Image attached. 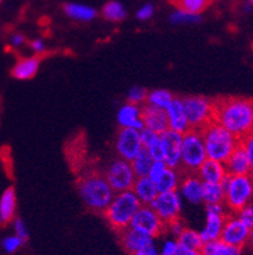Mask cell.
<instances>
[{
    "label": "cell",
    "mask_w": 253,
    "mask_h": 255,
    "mask_svg": "<svg viewBox=\"0 0 253 255\" xmlns=\"http://www.w3.org/2000/svg\"><path fill=\"white\" fill-rule=\"evenodd\" d=\"M213 121L235 137L252 135L253 103L247 97H220L213 100Z\"/></svg>",
    "instance_id": "1"
},
{
    "label": "cell",
    "mask_w": 253,
    "mask_h": 255,
    "mask_svg": "<svg viewBox=\"0 0 253 255\" xmlns=\"http://www.w3.org/2000/svg\"><path fill=\"white\" fill-rule=\"evenodd\" d=\"M78 191L84 205L96 213H103L115 194L106 180L105 174L99 171L84 174L78 181Z\"/></svg>",
    "instance_id": "2"
},
{
    "label": "cell",
    "mask_w": 253,
    "mask_h": 255,
    "mask_svg": "<svg viewBox=\"0 0 253 255\" xmlns=\"http://www.w3.org/2000/svg\"><path fill=\"white\" fill-rule=\"evenodd\" d=\"M204 142L207 158L225 163L229 155L239 145L241 140L235 137L228 129L220 126L215 121L209 122L200 129Z\"/></svg>",
    "instance_id": "3"
},
{
    "label": "cell",
    "mask_w": 253,
    "mask_h": 255,
    "mask_svg": "<svg viewBox=\"0 0 253 255\" xmlns=\"http://www.w3.org/2000/svg\"><path fill=\"white\" fill-rule=\"evenodd\" d=\"M141 204L132 191L118 192L114 194L111 202L103 211L107 223L116 231L128 228L131 224L132 218L135 217L136 211L140 209Z\"/></svg>",
    "instance_id": "4"
},
{
    "label": "cell",
    "mask_w": 253,
    "mask_h": 255,
    "mask_svg": "<svg viewBox=\"0 0 253 255\" xmlns=\"http://www.w3.org/2000/svg\"><path fill=\"white\" fill-rule=\"evenodd\" d=\"M224 184L225 197L224 205H226L231 214H235L251 204L253 194V181L251 175H228Z\"/></svg>",
    "instance_id": "5"
},
{
    "label": "cell",
    "mask_w": 253,
    "mask_h": 255,
    "mask_svg": "<svg viewBox=\"0 0 253 255\" xmlns=\"http://www.w3.org/2000/svg\"><path fill=\"white\" fill-rule=\"evenodd\" d=\"M207 159L204 142L200 131L189 129L182 133L181 154H179V171L185 174H195L203 162Z\"/></svg>",
    "instance_id": "6"
},
{
    "label": "cell",
    "mask_w": 253,
    "mask_h": 255,
    "mask_svg": "<svg viewBox=\"0 0 253 255\" xmlns=\"http://www.w3.org/2000/svg\"><path fill=\"white\" fill-rule=\"evenodd\" d=\"M183 113L190 129L200 131L213 121V100L204 96H189L181 99Z\"/></svg>",
    "instance_id": "7"
},
{
    "label": "cell",
    "mask_w": 253,
    "mask_h": 255,
    "mask_svg": "<svg viewBox=\"0 0 253 255\" xmlns=\"http://www.w3.org/2000/svg\"><path fill=\"white\" fill-rule=\"evenodd\" d=\"M105 178L112 188V191L118 193V192L131 191L135 184L136 175L132 170L131 162L119 158L110 162L105 171Z\"/></svg>",
    "instance_id": "8"
},
{
    "label": "cell",
    "mask_w": 253,
    "mask_h": 255,
    "mask_svg": "<svg viewBox=\"0 0 253 255\" xmlns=\"http://www.w3.org/2000/svg\"><path fill=\"white\" fill-rule=\"evenodd\" d=\"M129 228L137 231L141 235L149 237H159L166 232V224L157 215L151 206H144L141 205L140 209L136 211L135 217L132 218Z\"/></svg>",
    "instance_id": "9"
},
{
    "label": "cell",
    "mask_w": 253,
    "mask_h": 255,
    "mask_svg": "<svg viewBox=\"0 0 253 255\" xmlns=\"http://www.w3.org/2000/svg\"><path fill=\"white\" fill-rule=\"evenodd\" d=\"M151 209L157 213L166 226L173 220L179 219V214L182 210V198L178 191L158 193L155 200L151 202Z\"/></svg>",
    "instance_id": "10"
},
{
    "label": "cell",
    "mask_w": 253,
    "mask_h": 255,
    "mask_svg": "<svg viewBox=\"0 0 253 255\" xmlns=\"http://www.w3.org/2000/svg\"><path fill=\"white\" fill-rule=\"evenodd\" d=\"M251 236H252V230L242 223L235 214L226 215L221 236H220L222 243L243 249L244 246L250 243Z\"/></svg>",
    "instance_id": "11"
},
{
    "label": "cell",
    "mask_w": 253,
    "mask_h": 255,
    "mask_svg": "<svg viewBox=\"0 0 253 255\" xmlns=\"http://www.w3.org/2000/svg\"><path fill=\"white\" fill-rule=\"evenodd\" d=\"M226 215H228V213L225 211L224 204L207 205V220H205V226L202 230V232H199L203 240V243L220 240Z\"/></svg>",
    "instance_id": "12"
},
{
    "label": "cell",
    "mask_w": 253,
    "mask_h": 255,
    "mask_svg": "<svg viewBox=\"0 0 253 255\" xmlns=\"http://www.w3.org/2000/svg\"><path fill=\"white\" fill-rule=\"evenodd\" d=\"M115 148L120 158L131 162L144 149L141 137H140V131L132 128L119 129Z\"/></svg>",
    "instance_id": "13"
},
{
    "label": "cell",
    "mask_w": 253,
    "mask_h": 255,
    "mask_svg": "<svg viewBox=\"0 0 253 255\" xmlns=\"http://www.w3.org/2000/svg\"><path fill=\"white\" fill-rule=\"evenodd\" d=\"M181 141H182V133L174 132L167 129L161 133L162 149H163V161L170 168L179 170V154H181Z\"/></svg>",
    "instance_id": "14"
},
{
    "label": "cell",
    "mask_w": 253,
    "mask_h": 255,
    "mask_svg": "<svg viewBox=\"0 0 253 255\" xmlns=\"http://www.w3.org/2000/svg\"><path fill=\"white\" fill-rule=\"evenodd\" d=\"M202 180L196 176V174H181V180L178 185V193L181 198H185L187 202L192 205L202 204Z\"/></svg>",
    "instance_id": "15"
},
{
    "label": "cell",
    "mask_w": 253,
    "mask_h": 255,
    "mask_svg": "<svg viewBox=\"0 0 253 255\" xmlns=\"http://www.w3.org/2000/svg\"><path fill=\"white\" fill-rule=\"evenodd\" d=\"M224 165L228 175H251L253 163L248 158L242 142H239V145L229 155Z\"/></svg>",
    "instance_id": "16"
},
{
    "label": "cell",
    "mask_w": 253,
    "mask_h": 255,
    "mask_svg": "<svg viewBox=\"0 0 253 255\" xmlns=\"http://www.w3.org/2000/svg\"><path fill=\"white\" fill-rule=\"evenodd\" d=\"M142 110V122L144 127L151 129L157 133H163L168 129V120L166 110L158 109V108L150 107L148 104H144L141 107Z\"/></svg>",
    "instance_id": "17"
},
{
    "label": "cell",
    "mask_w": 253,
    "mask_h": 255,
    "mask_svg": "<svg viewBox=\"0 0 253 255\" xmlns=\"http://www.w3.org/2000/svg\"><path fill=\"white\" fill-rule=\"evenodd\" d=\"M142 110L140 105L127 103L124 104L118 112V120L120 128H132V129H140L144 128V122H142Z\"/></svg>",
    "instance_id": "18"
},
{
    "label": "cell",
    "mask_w": 253,
    "mask_h": 255,
    "mask_svg": "<svg viewBox=\"0 0 253 255\" xmlns=\"http://www.w3.org/2000/svg\"><path fill=\"white\" fill-rule=\"evenodd\" d=\"M166 114H167L168 120V129L178 133H185L189 131L190 126L186 120L185 113H183L181 99L174 97L172 104L166 109Z\"/></svg>",
    "instance_id": "19"
},
{
    "label": "cell",
    "mask_w": 253,
    "mask_h": 255,
    "mask_svg": "<svg viewBox=\"0 0 253 255\" xmlns=\"http://www.w3.org/2000/svg\"><path fill=\"white\" fill-rule=\"evenodd\" d=\"M195 174L202 183H222L228 176L224 163L208 158L203 162Z\"/></svg>",
    "instance_id": "20"
},
{
    "label": "cell",
    "mask_w": 253,
    "mask_h": 255,
    "mask_svg": "<svg viewBox=\"0 0 253 255\" xmlns=\"http://www.w3.org/2000/svg\"><path fill=\"white\" fill-rule=\"evenodd\" d=\"M131 191L135 193L137 200L140 201V204L144 205V206H150L151 202H153V201L155 200V197L158 196L155 183L153 180H150L148 176L136 178L135 184H133Z\"/></svg>",
    "instance_id": "21"
},
{
    "label": "cell",
    "mask_w": 253,
    "mask_h": 255,
    "mask_svg": "<svg viewBox=\"0 0 253 255\" xmlns=\"http://www.w3.org/2000/svg\"><path fill=\"white\" fill-rule=\"evenodd\" d=\"M119 236H120V243H122L123 248L125 249V252H128L129 254H133V253L141 250L146 244L153 240V237L145 236L141 235L137 231L132 230V228H125V230L120 231L119 232Z\"/></svg>",
    "instance_id": "22"
},
{
    "label": "cell",
    "mask_w": 253,
    "mask_h": 255,
    "mask_svg": "<svg viewBox=\"0 0 253 255\" xmlns=\"http://www.w3.org/2000/svg\"><path fill=\"white\" fill-rule=\"evenodd\" d=\"M17 207V198L14 188H6L0 197V223L8 224L14 219Z\"/></svg>",
    "instance_id": "23"
},
{
    "label": "cell",
    "mask_w": 253,
    "mask_h": 255,
    "mask_svg": "<svg viewBox=\"0 0 253 255\" xmlns=\"http://www.w3.org/2000/svg\"><path fill=\"white\" fill-rule=\"evenodd\" d=\"M39 65H40V58L34 56V57L21 58L17 64L13 66L12 75L18 81H27L35 77L38 73Z\"/></svg>",
    "instance_id": "24"
},
{
    "label": "cell",
    "mask_w": 253,
    "mask_h": 255,
    "mask_svg": "<svg viewBox=\"0 0 253 255\" xmlns=\"http://www.w3.org/2000/svg\"><path fill=\"white\" fill-rule=\"evenodd\" d=\"M65 13L68 14L70 18L77 19V21H82V22H88L92 21L93 18H96L97 12L94 8L85 4L81 3H68L64 6Z\"/></svg>",
    "instance_id": "25"
},
{
    "label": "cell",
    "mask_w": 253,
    "mask_h": 255,
    "mask_svg": "<svg viewBox=\"0 0 253 255\" xmlns=\"http://www.w3.org/2000/svg\"><path fill=\"white\" fill-rule=\"evenodd\" d=\"M200 253L202 255H241L242 249L222 243L221 240H215V241L203 243Z\"/></svg>",
    "instance_id": "26"
},
{
    "label": "cell",
    "mask_w": 253,
    "mask_h": 255,
    "mask_svg": "<svg viewBox=\"0 0 253 255\" xmlns=\"http://www.w3.org/2000/svg\"><path fill=\"white\" fill-rule=\"evenodd\" d=\"M181 174L182 172L177 170V168L168 167L166 172L162 175V178L155 183L158 193L177 191L179 185V180H181Z\"/></svg>",
    "instance_id": "27"
},
{
    "label": "cell",
    "mask_w": 253,
    "mask_h": 255,
    "mask_svg": "<svg viewBox=\"0 0 253 255\" xmlns=\"http://www.w3.org/2000/svg\"><path fill=\"white\" fill-rule=\"evenodd\" d=\"M225 191L222 183H203L202 201L205 205L224 204Z\"/></svg>",
    "instance_id": "28"
},
{
    "label": "cell",
    "mask_w": 253,
    "mask_h": 255,
    "mask_svg": "<svg viewBox=\"0 0 253 255\" xmlns=\"http://www.w3.org/2000/svg\"><path fill=\"white\" fill-rule=\"evenodd\" d=\"M153 157L150 155V153L146 150V149H142L141 152L136 155L135 158L131 161L132 170L135 172L136 178H144V176H148L149 170H150L151 165H153Z\"/></svg>",
    "instance_id": "29"
},
{
    "label": "cell",
    "mask_w": 253,
    "mask_h": 255,
    "mask_svg": "<svg viewBox=\"0 0 253 255\" xmlns=\"http://www.w3.org/2000/svg\"><path fill=\"white\" fill-rule=\"evenodd\" d=\"M173 96L169 91L167 90H154L151 92H148V97H146V103L150 107L158 108V109L166 110L170 104H172Z\"/></svg>",
    "instance_id": "30"
},
{
    "label": "cell",
    "mask_w": 253,
    "mask_h": 255,
    "mask_svg": "<svg viewBox=\"0 0 253 255\" xmlns=\"http://www.w3.org/2000/svg\"><path fill=\"white\" fill-rule=\"evenodd\" d=\"M176 9L185 10L192 14H202L211 4V0H170Z\"/></svg>",
    "instance_id": "31"
},
{
    "label": "cell",
    "mask_w": 253,
    "mask_h": 255,
    "mask_svg": "<svg viewBox=\"0 0 253 255\" xmlns=\"http://www.w3.org/2000/svg\"><path fill=\"white\" fill-rule=\"evenodd\" d=\"M176 240L179 246L189 248V249L200 250V248L203 245V240L200 237V233L194 230H190V228H186V227Z\"/></svg>",
    "instance_id": "32"
},
{
    "label": "cell",
    "mask_w": 253,
    "mask_h": 255,
    "mask_svg": "<svg viewBox=\"0 0 253 255\" xmlns=\"http://www.w3.org/2000/svg\"><path fill=\"white\" fill-rule=\"evenodd\" d=\"M102 16L111 22H119L127 17V10L122 3H119L116 0H111L103 5Z\"/></svg>",
    "instance_id": "33"
},
{
    "label": "cell",
    "mask_w": 253,
    "mask_h": 255,
    "mask_svg": "<svg viewBox=\"0 0 253 255\" xmlns=\"http://www.w3.org/2000/svg\"><path fill=\"white\" fill-rule=\"evenodd\" d=\"M169 21L173 25H182V23H199L202 22V14H192L185 10L176 9L170 13Z\"/></svg>",
    "instance_id": "34"
},
{
    "label": "cell",
    "mask_w": 253,
    "mask_h": 255,
    "mask_svg": "<svg viewBox=\"0 0 253 255\" xmlns=\"http://www.w3.org/2000/svg\"><path fill=\"white\" fill-rule=\"evenodd\" d=\"M146 97H148V91L144 87H133L129 90L127 99H128V103L142 107L146 103Z\"/></svg>",
    "instance_id": "35"
},
{
    "label": "cell",
    "mask_w": 253,
    "mask_h": 255,
    "mask_svg": "<svg viewBox=\"0 0 253 255\" xmlns=\"http://www.w3.org/2000/svg\"><path fill=\"white\" fill-rule=\"evenodd\" d=\"M167 168L168 166L164 163V161H154L153 162V165H151L150 170H149L148 178L150 179V180L154 181V183H157V181L162 178V175L166 172Z\"/></svg>",
    "instance_id": "36"
},
{
    "label": "cell",
    "mask_w": 253,
    "mask_h": 255,
    "mask_svg": "<svg viewBox=\"0 0 253 255\" xmlns=\"http://www.w3.org/2000/svg\"><path fill=\"white\" fill-rule=\"evenodd\" d=\"M23 241L19 237H17L16 235H13V236H6L5 239L3 240V249L5 250V253L8 254H13V253H16L17 250L22 246Z\"/></svg>",
    "instance_id": "37"
},
{
    "label": "cell",
    "mask_w": 253,
    "mask_h": 255,
    "mask_svg": "<svg viewBox=\"0 0 253 255\" xmlns=\"http://www.w3.org/2000/svg\"><path fill=\"white\" fill-rule=\"evenodd\" d=\"M235 215L239 218V220H241L242 223L246 224L248 228H251V230H252L253 228V206L252 205L250 204V205H247V206H244L243 209H241V210L238 211V213H235Z\"/></svg>",
    "instance_id": "38"
},
{
    "label": "cell",
    "mask_w": 253,
    "mask_h": 255,
    "mask_svg": "<svg viewBox=\"0 0 253 255\" xmlns=\"http://www.w3.org/2000/svg\"><path fill=\"white\" fill-rule=\"evenodd\" d=\"M178 249V243L176 239H167L162 244V248L159 250V255H174Z\"/></svg>",
    "instance_id": "39"
},
{
    "label": "cell",
    "mask_w": 253,
    "mask_h": 255,
    "mask_svg": "<svg viewBox=\"0 0 253 255\" xmlns=\"http://www.w3.org/2000/svg\"><path fill=\"white\" fill-rule=\"evenodd\" d=\"M13 230H14V235H16L17 237H19V239L22 240L23 243H25L26 240H27V237H29V231H27V227H26V224L23 223V220L21 219H13Z\"/></svg>",
    "instance_id": "40"
},
{
    "label": "cell",
    "mask_w": 253,
    "mask_h": 255,
    "mask_svg": "<svg viewBox=\"0 0 253 255\" xmlns=\"http://www.w3.org/2000/svg\"><path fill=\"white\" fill-rule=\"evenodd\" d=\"M154 5L150 3L148 4H144V5L140 8V9L137 10V13H136V17H137L140 21H148V19H150L151 17L154 16Z\"/></svg>",
    "instance_id": "41"
},
{
    "label": "cell",
    "mask_w": 253,
    "mask_h": 255,
    "mask_svg": "<svg viewBox=\"0 0 253 255\" xmlns=\"http://www.w3.org/2000/svg\"><path fill=\"white\" fill-rule=\"evenodd\" d=\"M183 230H185V226H183V223L181 222V219L173 220V222H170V223H168L167 226H166V231H168L174 239H177Z\"/></svg>",
    "instance_id": "42"
},
{
    "label": "cell",
    "mask_w": 253,
    "mask_h": 255,
    "mask_svg": "<svg viewBox=\"0 0 253 255\" xmlns=\"http://www.w3.org/2000/svg\"><path fill=\"white\" fill-rule=\"evenodd\" d=\"M30 45H31L32 51L36 52L38 55H40V53H43V52L45 51V44L42 39H34V40L30 43Z\"/></svg>",
    "instance_id": "43"
},
{
    "label": "cell",
    "mask_w": 253,
    "mask_h": 255,
    "mask_svg": "<svg viewBox=\"0 0 253 255\" xmlns=\"http://www.w3.org/2000/svg\"><path fill=\"white\" fill-rule=\"evenodd\" d=\"M26 39L25 36L22 35V34H13L12 38H10V44H12V47H16V48H18V47H21V45L25 44Z\"/></svg>",
    "instance_id": "44"
},
{
    "label": "cell",
    "mask_w": 253,
    "mask_h": 255,
    "mask_svg": "<svg viewBox=\"0 0 253 255\" xmlns=\"http://www.w3.org/2000/svg\"><path fill=\"white\" fill-rule=\"evenodd\" d=\"M174 255H202V253H200V250L189 249V248H183V246L178 245V249Z\"/></svg>",
    "instance_id": "45"
},
{
    "label": "cell",
    "mask_w": 253,
    "mask_h": 255,
    "mask_svg": "<svg viewBox=\"0 0 253 255\" xmlns=\"http://www.w3.org/2000/svg\"><path fill=\"white\" fill-rule=\"evenodd\" d=\"M131 255H146V254H145V253H142V252H140V250H138V252L133 253V254H131Z\"/></svg>",
    "instance_id": "46"
},
{
    "label": "cell",
    "mask_w": 253,
    "mask_h": 255,
    "mask_svg": "<svg viewBox=\"0 0 253 255\" xmlns=\"http://www.w3.org/2000/svg\"><path fill=\"white\" fill-rule=\"evenodd\" d=\"M247 1H248V3H251V4H252V1H253V0H247Z\"/></svg>",
    "instance_id": "47"
},
{
    "label": "cell",
    "mask_w": 253,
    "mask_h": 255,
    "mask_svg": "<svg viewBox=\"0 0 253 255\" xmlns=\"http://www.w3.org/2000/svg\"><path fill=\"white\" fill-rule=\"evenodd\" d=\"M0 3H1V0H0Z\"/></svg>",
    "instance_id": "48"
}]
</instances>
